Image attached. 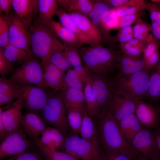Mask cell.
<instances>
[{
  "label": "cell",
  "instance_id": "4316f807",
  "mask_svg": "<svg viewBox=\"0 0 160 160\" xmlns=\"http://www.w3.org/2000/svg\"><path fill=\"white\" fill-rule=\"evenodd\" d=\"M66 107H72L84 109L86 107L83 91L67 87L59 91Z\"/></svg>",
  "mask_w": 160,
  "mask_h": 160
},
{
  "label": "cell",
  "instance_id": "680465c9",
  "mask_svg": "<svg viewBox=\"0 0 160 160\" xmlns=\"http://www.w3.org/2000/svg\"><path fill=\"white\" fill-rule=\"evenodd\" d=\"M132 46L128 42L121 43L119 45L120 48L123 53L125 52Z\"/></svg>",
  "mask_w": 160,
  "mask_h": 160
},
{
  "label": "cell",
  "instance_id": "b9f144b4",
  "mask_svg": "<svg viewBox=\"0 0 160 160\" xmlns=\"http://www.w3.org/2000/svg\"><path fill=\"white\" fill-rule=\"evenodd\" d=\"M119 17L135 14L142 15V13L144 9L142 7L134 6H127L112 8Z\"/></svg>",
  "mask_w": 160,
  "mask_h": 160
},
{
  "label": "cell",
  "instance_id": "c3c4849f",
  "mask_svg": "<svg viewBox=\"0 0 160 160\" xmlns=\"http://www.w3.org/2000/svg\"><path fill=\"white\" fill-rule=\"evenodd\" d=\"M159 4L152 1H146L145 9L148 12L151 22L155 21L157 12Z\"/></svg>",
  "mask_w": 160,
  "mask_h": 160
},
{
  "label": "cell",
  "instance_id": "d590c367",
  "mask_svg": "<svg viewBox=\"0 0 160 160\" xmlns=\"http://www.w3.org/2000/svg\"><path fill=\"white\" fill-rule=\"evenodd\" d=\"M134 38L149 42L153 38L152 34L149 33L151 31V24H149L139 18L133 26Z\"/></svg>",
  "mask_w": 160,
  "mask_h": 160
},
{
  "label": "cell",
  "instance_id": "94428289",
  "mask_svg": "<svg viewBox=\"0 0 160 160\" xmlns=\"http://www.w3.org/2000/svg\"><path fill=\"white\" fill-rule=\"evenodd\" d=\"M157 12L155 22L160 26V4Z\"/></svg>",
  "mask_w": 160,
  "mask_h": 160
},
{
  "label": "cell",
  "instance_id": "ee69618b",
  "mask_svg": "<svg viewBox=\"0 0 160 160\" xmlns=\"http://www.w3.org/2000/svg\"><path fill=\"white\" fill-rule=\"evenodd\" d=\"M13 63L7 59L0 48V73L2 77L14 71Z\"/></svg>",
  "mask_w": 160,
  "mask_h": 160
},
{
  "label": "cell",
  "instance_id": "6f0895ef",
  "mask_svg": "<svg viewBox=\"0 0 160 160\" xmlns=\"http://www.w3.org/2000/svg\"><path fill=\"white\" fill-rule=\"evenodd\" d=\"M7 132L1 119H0V140L1 141L7 135Z\"/></svg>",
  "mask_w": 160,
  "mask_h": 160
},
{
  "label": "cell",
  "instance_id": "e0dca14e",
  "mask_svg": "<svg viewBox=\"0 0 160 160\" xmlns=\"http://www.w3.org/2000/svg\"><path fill=\"white\" fill-rule=\"evenodd\" d=\"M136 101L114 94L107 108L118 123L127 116L135 113Z\"/></svg>",
  "mask_w": 160,
  "mask_h": 160
},
{
  "label": "cell",
  "instance_id": "4fadbf2b",
  "mask_svg": "<svg viewBox=\"0 0 160 160\" xmlns=\"http://www.w3.org/2000/svg\"><path fill=\"white\" fill-rule=\"evenodd\" d=\"M88 78L102 111L108 107L114 94L111 78L90 72Z\"/></svg>",
  "mask_w": 160,
  "mask_h": 160
},
{
  "label": "cell",
  "instance_id": "816d5d0a",
  "mask_svg": "<svg viewBox=\"0 0 160 160\" xmlns=\"http://www.w3.org/2000/svg\"><path fill=\"white\" fill-rule=\"evenodd\" d=\"M133 38V34H124L117 33L115 36H112L110 42L114 43L118 42L121 43L128 42Z\"/></svg>",
  "mask_w": 160,
  "mask_h": 160
},
{
  "label": "cell",
  "instance_id": "91938a15",
  "mask_svg": "<svg viewBox=\"0 0 160 160\" xmlns=\"http://www.w3.org/2000/svg\"><path fill=\"white\" fill-rule=\"evenodd\" d=\"M153 130L155 134L158 146L160 151V126Z\"/></svg>",
  "mask_w": 160,
  "mask_h": 160
},
{
  "label": "cell",
  "instance_id": "60d3db41",
  "mask_svg": "<svg viewBox=\"0 0 160 160\" xmlns=\"http://www.w3.org/2000/svg\"><path fill=\"white\" fill-rule=\"evenodd\" d=\"M42 153L48 160H80L70 154L55 150L48 151Z\"/></svg>",
  "mask_w": 160,
  "mask_h": 160
},
{
  "label": "cell",
  "instance_id": "cb8c5ba5",
  "mask_svg": "<svg viewBox=\"0 0 160 160\" xmlns=\"http://www.w3.org/2000/svg\"><path fill=\"white\" fill-rule=\"evenodd\" d=\"M48 26L57 37L60 38L64 44L80 49L84 44L73 33L60 23L54 20Z\"/></svg>",
  "mask_w": 160,
  "mask_h": 160
},
{
  "label": "cell",
  "instance_id": "7a4b0ae2",
  "mask_svg": "<svg viewBox=\"0 0 160 160\" xmlns=\"http://www.w3.org/2000/svg\"><path fill=\"white\" fill-rule=\"evenodd\" d=\"M79 52L85 66L92 73L109 77L117 69L119 51L97 44L81 47Z\"/></svg>",
  "mask_w": 160,
  "mask_h": 160
},
{
  "label": "cell",
  "instance_id": "7c38bea8",
  "mask_svg": "<svg viewBox=\"0 0 160 160\" xmlns=\"http://www.w3.org/2000/svg\"><path fill=\"white\" fill-rule=\"evenodd\" d=\"M24 105V99L22 96L11 103L0 108V119L4 126L7 135L20 128Z\"/></svg>",
  "mask_w": 160,
  "mask_h": 160
},
{
  "label": "cell",
  "instance_id": "d6986e66",
  "mask_svg": "<svg viewBox=\"0 0 160 160\" xmlns=\"http://www.w3.org/2000/svg\"><path fill=\"white\" fill-rule=\"evenodd\" d=\"M68 13L79 30L86 36L96 43L102 41L101 34L88 15L77 12Z\"/></svg>",
  "mask_w": 160,
  "mask_h": 160
},
{
  "label": "cell",
  "instance_id": "6125c7cd",
  "mask_svg": "<svg viewBox=\"0 0 160 160\" xmlns=\"http://www.w3.org/2000/svg\"><path fill=\"white\" fill-rule=\"evenodd\" d=\"M151 1L160 4V0H152Z\"/></svg>",
  "mask_w": 160,
  "mask_h": 160
},
{
  "label": "cell",
  "instance_id": "f1b7e54d",
  "mask_svg": "<svg viewBox=\"0 0 160 160\" xmlns=\"http://www.w3.org/2000/svg\"><path fill=\"white\" fill-rule=\"evenodd\" d=\"M55 0H38L39 17L37 20L48 26L53 20L58 9Z\"/></svg>",
  "mask_w": 160,
  "mask_h": 160
},
{
  "label": "cell",
  "instance_id": "74e56055",
  "mask_svg": "<svg viewBox=\"0 0 160 160\" xmlns=\"http://www.w3.org/2000/svg\"><path fill=\"white\" fill-rule=\"evenodd\" d=\"M63 44L64 50L73 68L82 66L81 58L79 52L80 49Z\"/></svg>",
  "mask_w": 160,
  "mask_h": 160
},
{
  "label": "cell",
  "instance_id": "8d00e7d4",
  "mask_svg": "<svg viewBox=\"0 0 160 160\" xmlns=\"http://www.w3.org/2000/svg\"><path fill=\"white\" fill-rule=\"evenodd\" d=\"M49 61L57 68L63 71H67L72 68L73 67L64 49L53 52L50 58Z\"/></svg>",
  "mask_w": 160,
  "mask_h": 160
},
{
  "label": "cell",
  "instance_id": "e575fe53",
  "mask_svg": "<svg viewBox=\"0 0 160 160\" xmlns=\"http://www.w3.org/2000/svg\"><path fill=\"white\" fill-rule=\"evenodd\" d=\"M85 82L80 77L75 70L72 68L67 71L61 85L55 91H59L67 87H72L83 91Z\"/></svg>",
  "mask_w": 160,
  "mask_h": 160
},
{
  "label": "cell",
  "instance_id": "3957f363",
  "mask_svg": "<svg viewBox=\"0 0 160 160\" xmlns=\"http://www.w3.org/2000/svg\"><path fill=\"white\" fill-rule=\"evenodd\" d=\"M150 72L146 70L111 78L113 94L135 100H143L147 93Z\"/></svg>",
  "mask_w": 160,
  "mask_h": 160
},
{
  "label": "cell",
  "instance_id": "277c9868",
  "mask_svg": "<svg viewBox=\"0 0 160 160\" xmlns=\"http://www.w3.org/2000/svg\"><path fill=\"white\" fill-rule=\"evenodd\" d=\"M31 47L33 55L40 57L41 61L49 60L55 52L64 49L49 28L37 20L30 26Z\"/></svg>",
  "mask_w": 160,
  "mask_h": 160
},
{
  "label": "cell",
  "instance_id": "7402d4cb",
  "mask_svg": "<svg viewBox=\"0 0 160 160\" xmlns=\"http://www.w3.org/2000/svg\"><path fill=\"white\" fill-rule=\"evenodd\" d=\"M44 82L48 87L55 91L62 84L65 72L60 70L49 60L41 61Z\"/></svg>",
  "mask_w": 160,
  "mask_h": 160
},
{
  "label": "cell",
  "instance_id": "2e32d148",
  "mask_svg": "<svg viewBox=\"0 0 160 160\" xmlns=\"http://www.w3.org/2000/svg\"><path fill=\"white\" fill-rule=\"evenodd\" d=\"M60 130L55 128L47 126L41 137L34 142L43 153L45 151L61 149L65 137Z\"/></svg>",
  "mask_w": 160,
  "mask_h": 160
},
{
  "label": "cell",
  "instance_id": "5bb4252c",
  "mask_svg": "<svg viewBox=\"0 0 160 160\" xmlns=\"http://www.w3.org/2000/svg\"><path fill=\"white\" fill-rule=\"evenodd\" d=\"M135 114L145 127L154 130L160 126V111L159 109L143 100L136 101Z\"/></svg>",
  "mask_w": 160,
  "mask_h": 160
},
{
  "label": "cell",
  "instance_id": "7dc6e473",
  "mask_svg": "<svg viewBox=\"0 0 160 160\" xmlns=\"http://www.w3.org/2000/svg\"><path fill=\"white\" fill-rule=\"evenodd\" d=\"M160 60L159 48L144 62L146 70L150 72L153 68L158 63Z\"/></svg>",
  "mask_w": 160,
  "mask_h": 160
},
{
  "label": "cell",
  "instance_id": "603a6c76",
  "mask_svg": "<svg viewBox=\"0 0 160 160\" xmlns=\"http://www.w3.org/2000/svg\"><path fill=\"white\" fill-rule=\"evenodd\" d=\"M144 99L156 107L160 103V60L150 72L148 89Z\"/></svg>",
  "mask_w": 160,
  "mask_h": 160
},
{
  "label": "cell",
  "instance_id": "9a60e30c",
  "mask_svg": "<svg viewBox=\"0 0 160 160\" xmlns=\"http://www.w3.org/2000/svg\"><path fill=\"white\" fill-rule=\"evenodd\" d=\"M47 126L37 114L28 112L23 115L20 127L24 134L34 142L40 137Z\"/></svg>",
  "mask_w": 160,
  "mask_h": 160
},
{
  "label": "cell",
  "instance_id": "83f0119b",
  "mask_svg": "<svg viewBox=\"0 0 160 160\" xmlns=\"http://www.w3.org/2000/svg\"><path fill=\"white\" fill-rule=\"evenodd\" d=\"M60 7L66 12H74L87 15L92 10L94 0H57Z\"/></svg>",
  "mask_w": 160,
  "mask_h": 160
},
{
  "label": "cell",
  "instance_id": "8fae6325",
  "mask_svg": "<svg viewBox=\"0 0 160 160\" xmlns=\"http://www.w3.org/2000/svg\"><path fill=\"white\" fill-rule=\"evenodd\" d=\"M1 142L0 159L26 151L29 149L31 145L30 141L20 127L8 134Z\"/></svg>",
  "mask_w": 160,
  "mask_h": 160
},
{
  "label": "cell",
  "instance_id": "4dcf8cb0",
  "mask_svg": "<svg viewBox=\"0 0 160 160\" xmlns=\"http://www.w3.org/2000/svg\"><path fill=\"white\" fill-rule=\"evenodd\" d=\"M93 8L89 14V18L99 31L102 39L103 32L101 25L102 21L112 9L103 0H94Z\"/></svg>",
  "mask_w": 160,
  "mask_h": 160
},
{
  "label": "cell",
  "instance_id": "30bf717a",
  "mask_svg": "<svg viewBox=\"0 0 160 160\" xmlns=\"http://www.w3.org/2000/svg\"><path fill=\"white\" fill-rule=\"evenodd\" d=\"M24 99V107L28 111L39 115L46 104L50 93L46 88L31 84L20 85Z\"/></svg>",
  "mask_w": 160,
  "mask_h": 160
},
{
  "label": "cell",
  "instance_id": "ab89813d",
  "mask_svg": "<svg viewBox=\"0 0 160 160\" xmlns=\"http://www.w3.org/2000/svg\"><path fill=\"white\" fill-rule=\"evenodd\" d=\"M103 2L111 8L127 6L140 7L145 9V1L143 0H104Z\"/></svg>",
  "mask_w": 160,
  "mask_h": 160
},
{
  "label": "cell",
  "instance_id": "f5cc1de1",
  "mask_svg": "<svg viewBox=\"0 0 160 160\" xmlns=\"http://www.w3.org/2000/svg\"><path fill=\"white\" fill-rule=\"evenodd\" d=\"M151 31L153 38L160 44V26L155 22H151Z\"/></svg>",
  "mask_w": 160,
  "mask_h": 160
},
{
  "label": "cell",
  "instance_id": "be15d7a7",
  "mask_svg": "<svg viewBox=\"0 0 160 160\" xmlns=\"http://www.w3.org/2000/svg\"><path fill=\"white\" fill-rule=\"evenodd\" d=\"M157 108L159 109L160 111V103L157 106Z\"/></svg>",
  "mask_w": 160,
  "mask_h": 160
},
{
  "label": "cell",
  "instance_id": "f907efd6",
  "mask_svg": "<svg viewBox=\"0 0 160 160\" xmlns=\"http://www.w3.org/2000/svg\"><path fill=\"white\" fill-rule=\"evenodd\" d=\"M13 0H0V12L2 15L3 12H4L6 17H8L10 13Z\"/></svg>",
  "mask_w": 160,
  "mask_h": 160
},
{
  "label": "cell",
  "instance_id": "11a10c76",
  "mask_svg": "<svg viewBox=\"0 0 160 160\" xmlns=\"http://www.w3.org/2000/svg\"><path fill=\"white\" fill-rule=\"evenodd\" d=\"M128 42L132 46L138 47L144 49L149 42L133 38Z\"/></svg>",
  "mask_w": 160,
  "mask_h": 160
},
{
  "label": "cell",
  "instance_id": "ffe728a7",
  "mask_svg": "<svg viewBox=\"0 0 160 160\" xmlns=\"http://www.w3.org/2000/svg\"><path fill=\"white\" fill-rule=\"evenodd\" d=\"M12 7L28 28L34 15L39 13L38 0H13Z\"/></svg>",
  "mask_w": 160,
  "mask_h": 160
},
{
  "label": "cell",
  "instance_id": "e7e4bbea",
  "mask_svg": "<svg viewBox=\"0 0 160 160\" xmlns=\"http://www.w3.org/2000/svg\"></svg>",
  "mask_w": 160,
  "mask_h": 160
},
{
  "label": "cell",
  "instance_id": "1f68e13d",
  "mask_svg": "<svg viewBox=\"0 0 160 160\" xmlns=\"http://www.w3.org/2000/svg\"><path fill=\"white\" fill-rule=\"evenodd\" d=\"M1 49L4 55L7 59L12 63H16L20 65L33 54H30L9 43Z\"/></svg>",
  "mask_w": 160,
  "mask_h": 160
},
{
  "label": "cell",
  "instance_id": "d4e9b609",
  "mask_svg": "<svg viewBox=\"0 0 160 160\" xmlns=\"http://www.w3.org/2000/svg\"><path fill=\"white\" fill-rule=\"evenodd\" d=\"M118 124L122 133L130 144L135 136L145 127L139 121L135 113L127 116Z\"/></svg>",
  "mask_w": 160,
  "mask_h": 160
},
{
  "label": "cell",
  "instance_id": "44dd1931",
  "mask_svg": "<svg viewBox=\"0 0 160 160\" xmlns=\"http://www.w3.org/2000/svg\"><path fill=\"white\" fill-rule=\"evenodd\" d=\"M22 96L20 85L5 77L0 78V105L9 104Z\"/></svg>",
  "mask_w": 160,
  "mask_h": 160
},
{
  "label": "cell",
  "instance_id": "484cf974",
  "mask_svg": "<svg viewBox=\"0 0 160 160\" xmlns=\"http://www.w3.org/2000/svg\"><path fill=\"white\" fill-rule=\"evenodd\" d=\"M56 15L63 25L73 33L83 44L92 45L97 44L84 35L78 28L69 14L60 7H58Z\"/></svg>",
  "mask_w": 160,
  "mask_h": 160
},
{
  "label": "cell",
  "instance_id": "5b68a950",
  "mask_svg": "<svg viewBox=\"0 0 160 160\" xmlns=\"http://www.w3.org/2000/svg\"><path fill=\"white\" fill-rule=\"evenodd\" d=\"M60 151L80 160H104L98 131L91 141L73 133L67 135Z\"/></svg>",
  "mask_w": 160,
  "mask_h": 160
},
{
  "label": "cell",
  "instance_id": "52a82bcc",
  "mask_svg": "<svg viewBox=\"0 0 160 160\" xmlns=\"http://www.w3.org/2000/svg\"><path fill=\"white\" fill-rule=\"evenodd\" d=\"M33 55L15 70L9 79L20 85L31 84L47 87L41 63Z\"/></svg>",
  "mask_w": 160,
  "mask_h": 160
},
{
  "label": "cell",
  "instance_id": "db71d44e",
  "mask_svg": "<svg viewBox=\"0 0 160 160\" xmlns=\"http://www.w3.org/2000/svg\"><path fill=\"white\" fill-rule=\"evenodd\" d=\"M143 49L138 47L132 46L124 54L130 56L138 57L143 53Z\"/></svg>",
  "mask_w": 160,
  "mask_h": 160
},
{
  "label": "cell",
  "instance_id": "9c48e42d",
  "mask_svg": "<svg viewBox=\"0 0 160 160\" xmlns=\"http://www.w3.org/2000/svg\"><path fill=\"white\" fill-rule=\"evenodd\" d=\"M9 29V42L12 45L22 49L30 54V34L28 28L14 12L8 17Z\"/></svg>",
  "mask_w": 160,
  "mask_h": 160
},
{
  "label": "cell",
  "instance_id": "8992f818",
  "mask_svg": "<svg viewBox=\"0 0 160 160\" xmlns=\"http://www.w3.org/2000/svg\"><path fill=\"white\" fill-rule=\"evenodd\" d=\"M54 91L50 93L40 115L47 125L55 128L65 135L70 128L66 107L60 93Z\"/></svg>",
  "mask_w": 160,
  "mask_h": 160
},
{
  "label": "cell",
  "instance_id": "ba28073f",
  "mask_svg": "<svg viewBox=\"0 0 160 160\" xmlns=\"http://www.w3.org/2000/svg\"><path fill=\"white\" fill-rule=\"evenodd\" d=\"M130 144L145 160H159L160 151L153 130L144 127L133 137Z\"/></svg>",
  "mask_w": 160,
  "mask_h": 160
},
{
  "label": "cell",
  "instance_id": "836d02e7",
  "mask_svg": "<svg viewBox=\"0 0 160 160\" xmlns=\"http://www.w3.org/2000/svg\"><path fill=\"white\" fill-rule=\"evenodd\" d=\"M97 132V127L94 123L93 119L87 113L85 107L84 112L79 135L82 138L88 141H91Z\"/></svg>",
  "mask_w": 160,
  "mask_h": 160
},
{
  "label": "cell",
  "instance_id": "f546056e",
  "mask_svg": "<svg viewBox=\"0 0 160 160\" xmlns=\"http://www.w3.org/2000/svg\"><path fill=\"white\" fill-rule=\"evenodd\" d=\"M83 92L87 113L92 119L97 118L102 110L93 93L88 78L85 81Z\"/></svg>",
  "mask_w": 160,
  "mask_h": 160
},
{
  "label": "cell",
  "instance_id": "d6a6232c",
  "mask_svg": "<svg viewBox=\"0 0 160 160\" xmlns=\"http://www.w3.org/2000/svg\"><path fill=\"white\" fill-rule=\"evenodd\" d=\"M66 108L68 120L70 128L73 134L78 135L85 109H83L69 107H66Z\"/></svg>",
  "mask_w": 160,
  "mask_h": 160
},
{
  "label": "cell",
  "instance_id": "9f6ffc18",
  "mask_svg": "<svg viewBox=\"0 0 160 160\" xmlns=\"http://www.w3.org/2000/svg\"><path fill=\"white\" fill-rule=\"evenodd\" d=\"M118 33L124 34H133V27L130 25L123 28L120 29Z\"/></svg>",
  "mask_w": 160,
  "mask_h": 160
},
{
  "label": "cell",
  "instance_id": "f6af8a7d",
  "mask_svg": "<svg viewBox=\"0 0 160 160\" xmlns=\"http://www.w3.org/2000/svg\"><path fill=\"white\" fill-rule=\"evenodd\" d=\"M159 44L153 38L146 45L143 52V58L144 61L146 60L159 48Z\"/></svg>",
  "mask_w": 160,
  "mask_h": 160
},
{
  "label": "cell",
  "instance_id": "7bdbcfd3",
  "mask_svg": "<svg viewBox=\"0 0 160 160\" xmlns=\"http://www.w3.org/2000/svg\"><path fill=\"white\" fill-rule=\"evenodd\" d=\"M5 160H44L38 152L29 149L17 155L7 157Z\"/></svg>",
  "mask_w": 160,
  "mask_h": 160
},
{
  "label": "cell",
  "instance_id": "6da1fadb",
  "mask_svg": "<svg viewBox=\"0 0 160 160\" xmlns=\"http://www.w3.org/2000/svg\"><path fill=\"white\" fill-rule=\"evenodd\" d=\"M97 118V127L103 153H120L132 160H145L125 138L108 108L102 110Z\"/></svg>",
  "mask_w": 160,
  "mask_h": 160
},
{
  "label": "cell",
  "instance_id": "681fc988",
  "mask_svg": "<svg viewBox=\"0 0 160 160\" xmlns=\"http://www.w3.org/2000/svg\"><path fill=\"white\" fill-rule=\"evenodd\" d=\"M104 160H132L127 155L120 153H103Z\"/></svg>",
  "mask_w": 160,
  "mask_h": 160
},
{
  "label": "cell",
  "instance_id": "f35d334b",
  "mask_svg": "<svg viewBox=\"0 0 160 160\" xmlns=\"http://www.w3.org/2000/svg\"><path fill=\"white\" fill-rule=\"evenodd\" d=\"M8 17L0 15V48L1 49L3 48L9 43V27Z\"/></svg>",
  "mask_w": 160,
  "mask_h": 160
},
{
  "label": "cell",
  "instance_id": "bcb514c9",
  "mask_svg": "<svg viewBox=\"0 0 160 160\" xmlns=\"http://www.w3.org/2000/svg\"><path fill=\"white\" fill-rule=\"evenodd\" d=\"M141 15L135 14L127 15L120 17L119 19L118 29L130 26L132 24L136 23Z\"/></svg>",
  "mask_w": 160,
  "mask_h": 160
},
{
  "label": "cell",
  "instance_id": "ac0fdd59",
  "mask_svg": "<svg viewBox=\"0 0 160 160\" xmlns=\"http://www.w3.org/2000/svg\"><path fill=\"white\" fill-rule=\"evenodd\" d=\"M118 72L115 76L119 77L146 70L142 56L134 57L124 53L121 54L117 61Z\"/></svg>",
  "mask_w": 160,
  "mask_h": 160
}]
</instances>
